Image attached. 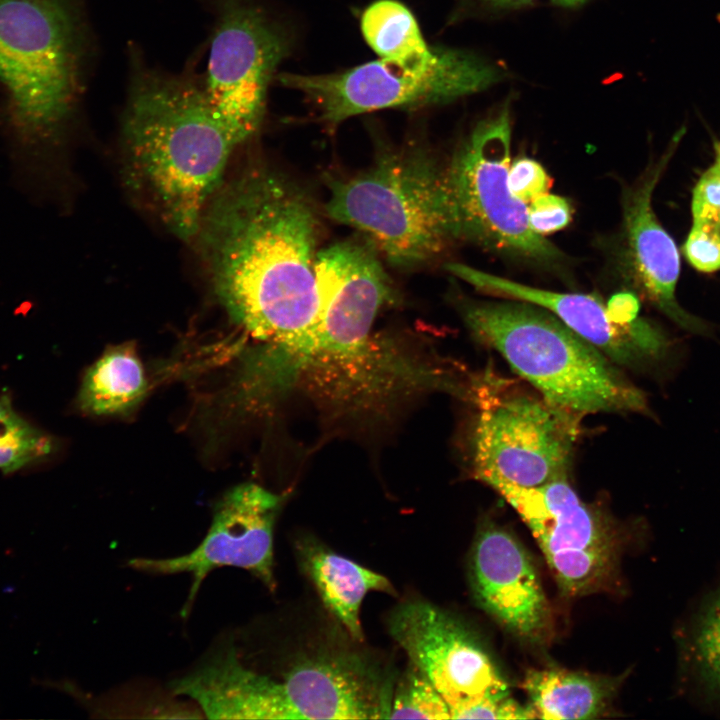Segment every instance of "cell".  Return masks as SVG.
Segmentation results:
<instances>
[{"instance_id":"484cf974","label":"cell","mask_w":720,"mask_h":720,"mask_svg":"<svg viewBox=\"0 0 720 720\" xmlns=\"http://www.w3.org/2000/svg\"><path fill=\"white\" fill-rule=\"evenodd\" d=\"M683 253L689 264L699 272L720 270V229L710 223L693 221Z\"/></svg>"},{"instance_id":"7402d4cb","label":"cell","mask_w":720,"mask_h":720,"mask_svg":"<svg viewBox=\"0 0 720 720\" xmlns=\"http://www.w3.org/2000/svg\"><path fill=\"white\" fill-rule=\"evenodd\" d=\"M362 35L369 47L386 62L408 70L433 66L443 47L429 46L410 9L397 0H376L363 11Z\"/></svg>"},{"instance_id":"1f68e13d","label":"cell","mask_w":720,"mask_h":720,"mask_svg":"<svg viewBox=\"0 0 720 720\" xmlns=\"http://www.w3.org/2000/svg\"><path fill=\"white\" fill-rule=\"evenodd\" d=\"M718 227H719V229H720V221H719V225H718Z\"/></svg>"},{"instance_id":"6da1fadb","label":"cell","mask_w":720,"mask_h":720,"mask_svg":"<svg viewBox=\"0 0 720 720\" xmlns=\"http://www.w3.org/2000/svg\"><path fill=\"white\" fill-rule=\"evenodd\" d=\"M320 236L309 193L266 167L223 182L203 214L196 237L214 292L235 324L268 344V366L297 361L315 338Z\"/></svg>"},{"instance_id":"5b68a950","label":"cell","mask_w":720,"mask_h":720,"mask_svg":"<svg viewBox=\"0 0 720 720\" xmlns=\"http://www.w3.org/2000/svg\"><path fill=\"white\" fill-rule=\"evenodd\" d=\"M328 188L326 214L361 232L396 268L428 264L460 240L446 167L423 145L383 149Z\"/></svg>"},{"instance_id":"d4e9b609","label":"cell","mask_w":720,"mask_h":720,"mask_svg":"<svg viewBox=\"0 0 720 720\" xmlns=\"http://www.w3.org/2000/svg\"><path fill=\"white\" fill-rule=\"evenodd\" d=\"M400 679L393 699L389 719H448L449 707L429 681L412 663Z\"/></svg>"},{"instance_id":"30bf717a","label":"cell","mask_w":720,"mask_h":720,"mask_svg":"<svg viewBox=\"0 0 720 720\" xmlns=\"http://www.w3.org/2000/svg\"><path fill=\"white\" fill-rule=\"evenodd\" d=\"M487 485L528 526L564 592L583 595L608 579L616 560L617 533L599 510L581 500L568 475L532 488L498 481Z\"/></svg>"},{"instance_id":"ba28073f","label":"cell","mask_w":720,"mask_h":720,"mask_svg":"<svg viewBox=\"0 0 720 720\" xmlns=\"http://www.w3.org/2000/svg\"><path fill=\"white\" fill-rule=\"evenodd\" d=\"M503 79L495 65L467 51L445 48L439 61L408 70L382 59L319 75L283 73L278 80L316 104L319 119L335 127L350 117L387 108L444 104Z\"/></svg>"},{"instance_id":"4fadbf2b","label":"cell","mask_w":720,"mask_h":720,"mask_svg":"<svg viewBox=\"0 0 720 720\" xmlns=\"http://www.w3.org/2000/svg\"><path fill=\"white\" fill-rule=\"evenodd\" d=\"M389 632L446 701L450 718L485 699L509 696L505 679L462 625L422 600L400 604Z\"/></svg>"},{"instance_id":"277c9868","label":"cell","mask_w":720,"mask_h":720,"mask_svg":"<svg viewBox=\"0 0 720 720\" xmlns=\"http://www.w3.org/2000/svg\"><path fill=\"white\" fill-rule=\"evenodd\" d=\"M503 299L462 301V320L546 401L581 420L598 413L655 417L647 394L601 350L547 309Z\"/></svg>"},{"instance_id":"83f0119b","label":"cell","mask_w":720,"mask_h":720,"mask_svg":"<svg viewBox=\"0 0 720 720\" xmlns=\"http://www.w3.org/2000/svg\"><path fill=\"white\" fill-rule=\"evenodd\" d=\"M571 219L572 207L562 196L546 193L528 205L529 224L541 236L564 229Z\"/></svg>"},{"instance_id":"ffe728a7","label":"cell","mask_w":720,"mask_h":720,"mask_svg":"<svg viewBox=\"0 0 720 720\" xmlns=\"http://www.w3.org/2000/svg\"><path fill=\"white\" fill-rule=\"evenodd\" d=\"M148 381L134 343L107 348L90 365L76 398L79 410L91 416L127 415L144 400Z\"/></svg>"},{"instance_id":"4dcf8cb0","label":"cell","mask_w":720,"mask_h":720,"mask_svg":"<svg viewBox=\"0 0 720 720\" xmlns=\"http://www.w3.org/2000/svg\"><path fill=\"white\" fill-rule=\"evenodd\" d=\"M554 3L562 6H576L584 3L586 0H552Z\"/></svg>"},{"instance_id":"3957f363","label":"cell","mask_w":720,"mask_h":720,"mask_svg":"<svg viewBox=\"0 0 720 720\" xmlns=\"http://www.w3.org/2000/svg\"><path fill=\"white\" fill-rule=\"evenodd\" d=\"M122 144L130 192L170 232L190 240L242 143L203 88L137 68L123 117Z\"/></svg>"},{"instance_id":"ac0fdd59","label":"cell","mask_w":720,"mask_h":720,"mask_svg":"<svg viewBox=\"0 0 720 720\" xmlns=\"http://www.w3.org/2000/svg\"><path fill=\"white\" fill-rule=\"evenodd\" d=\"M170 689L191 698L210 719H285L278 680L246 668L231 640Z\"/></svg>"},{"instance_id":"e0dca14e","label":"cell","mask_w":720,"mask_h":720,"mask_svg":"<svg viewBox=\"0 0 720 720\" xmlns=\"http://www.w3.org/2000/svg\"><path fill=\"white\" fill-rule=\"evenodd\" d=\"M279 682L287 719L388 718L391 699L360 658L324 654L292 666Z\"/></svg>"},{"instance_id":"2e32d148","label":"cell","mask_w":720,"mask_h":720,"mask_svg":"<svg viewBox=\"0 0 720 720\" xmlns=\"http://www.w3.org/2000/svg\"><path fill=\"white\" fill-rule=\"evenodd\" d=\"M471 576L481 606L512 632L532 640L546 634L551 618L547 598L531 559L508 531L492 523L481 528Z\"/></svg>"},{"instance_id":"9a60e30c","label":"cell","mask_w":720,"mask_h":720,"mask_svg":"<svg viewBox=\"0 0 720 720\" xmlns=\"http://www.w3.org/2000/svg\"><path fill=\"white\" fill-rule=\"evenodd\" d=\"M684 129L671 139L666 151L652 163L637 184L627 192L623 205V235L627 261L637 287L660 312L681 329L710 336L712 326L689 313L676 299L680 256L672 237L658 221L652 196L673 156Z\"/></svg>"},{"instance_id":"7a4b0ae2","label":"cell","mask_w":720,"mask_h":720,"mask_svg":"<svg viewBox=\"0 0 720 720\" xmlns=\"http://www.w3.org/2000/svg\"><path fill=\"white\" fill-rule=\"evenodd\" d=\"M83 60L73 0H0V122L14 178L38 202L60 186Z\"/></svg>"},{"instance_id":"8fae6325","label":"cell","mask_w":720,"mask_h":720,"mask_svg":"<svg viewBox=\"0 0 720 720\" xmlns=\"http://www.w3.org/2000/svg\"><path fill=\"white\" fill-rule=\"evenodd\" d=\"M371 244L355 240L318 251L315 278L319 320L315 338L297 362L306 365L363 363L371 358L369 336L379 311L394 301L391 279Z\"/></svg>"},{"instance_id":"44dd1931","label":"cell","mask_w":720,"mask_h":720,"mask_svg":"<svg viewBox=\"0 0 720 720\" xmlns=\"http://www.w3.org/2000/svg\"><path fill=\"white\" fill-rule=\"evenodd\" d=\"M533 718L591 719L600 716L614 685L605 678L561 668L534 669L522 683Z\"/></svg>"},{"instance_id":"7c38bea8","label":"cell","mask_w":720,"mask_h":720,"mask_svg":"<svg viewBox=\"0 0 720 720\" xmlns=\"http://www.w3.org/2000/svg\"><path fill=\"white\" fill-rule=\"evenodd\" d=\"M446 270L479 291L547 309L622 369L665 381L683 360L682 344L663 328L641 317L629 324L618 323L606 304L592 294L540 289L461 263H448Z\"/></svg>"},{"instance_id":"f1b7e54d","label":"cell","mask_w":720,"mask_h":720,"mask_svg":"<svg viewBox=\"0 0 720 720\" xmlns=\"http://www.w3.org/2000/svg\"><path fill=\"white\" fill-rule=\"evenodd\" d=\"M610 316L621 324L635 321L640 312L639 298L632 292L622 291L610 297L606 303Z\"/></svg>"},{"instance_id":"4316f807","label":"cell","mask_w":720,"mask_h":720,"mask_svg":"<svg viewBox=\"0 0 720 720\" xmlns=\"http://www.w3.org/2000/svg\"><path fill=\"white\" fill-rule=\"evenodd\" d=\"M509 185L512 194L528 204L548 193L552 186V179L539 162L531 158L520 157L510 165Z\"/></svg>"},{"instance_id":"9c48e42d","label":"cell","mask_w":720,"mask_h":720,"mask_svg":"<svg viewBox=\"0 0 720 720\" xmlns=\"http://www.w3.org/2000/svg\"><path fill=\"white\" fill-rule=\"evenodd\" d=\"M216 23L204 92L244 143L260 127L270 80L290 50L287 32L251 0H213Z\"/></svg>"},{"instance_id":"5bb4252c","label":"cell","mask_w":720,"mask_h":720,"mask_svg":"<svg viewBox=\"0 0 720 720\" xmlns=\"http://www.w3.org/2000/svg\"><path fill=\"white\" fill-rule=\"evenodd\" d=\"M282 498L254 483L229 490L216 504L210 528L191 552L172 558H136L129 565L160 575L189 573L191 589L186 616L206 576L230 566L249 571L268 589L276 586L273 572V531Z\"/></svg>"},{"instance_id":"cb8c5ba5","label":"cell","mask_w":720,"mask_h":720,"mask_svg":"<svg viewBox=\"0 0 720 720\" xmlns=\"http://www.w3.org/2000/svg\"><path fill=\"white\" fill-rule=\"evenodd\" d=\"M58 441L22 417L10 393L0 394V470L8 475L52 457Z\"/></svg>"},{"instance_id":"52a82bcc","label":"cell","mask_w":720,"mask_h":720,"mask_svg":"<svg viewBox=\"0 0 720 720\" xmlns=\"http://www.w3.org/2000/svg\"><path fill=\"white\" fill-rule=\"evenodd\" d=\"M509 104L481 120L446 166L460 239L541 265L558 264L561 251L537 234L528 205L509 185Z\"/></svg>"},{"instance_id":"d6986e66","label":"cell","mask_w":720,"mask_h":720,"mask_svg":"<svg viewBox=\"0 0 720 720\" xmlns=\"http://www.w3.org/2000/svg\"><path fill=\"white\" fill-rule=\"evenodd\" d=\"M298 556L326 608L354 640L363 641L360 620L363 599L369 591L395 596L391 582L310 539L298 544Z\"/></svg>"},{"instance_id":"8992f818","label":"cell","mask_w":720,"mask_h":720,"mask_svg":"<svg viewBox=\"0 0 720 720\" xmlns=\"http://www.w3.org/2000/svg\"><path fill=\"white\" fill-rule=\"evenodd\" d=\"M471 433L474 478L523 488L568 475L581 419L537 392L510 390L488 372L474 379Z\"/></svg>"},{"instance_id":"f546056e","label":"cell","mask_w":720,"mask_h":720,"mask_svg":"<svg viewBox=\"0 0 720 720\" xmlns=\"http://www.w3.org/2000/svg\"><path fill=\"white\" fill-rule=\"evenodd\" d=\"M486 2H490L497 5H514V4H524L528 3L532 0H484Z\"/></svg>"},{"instance_id":"603a6c76","label":"cell","mask_w":720,"mask_h":720,"mask_svg":"<svg viewBox=\"0 0 720 720\" xmlns=\"http://www.w3.org/2000/svg\"><path fill=\"white\" fill-rule=\"evenodd\" d=\"M687 678L706 700L720 704V586L700 603L681 646Z\"/></svg>"}]
</instances>
